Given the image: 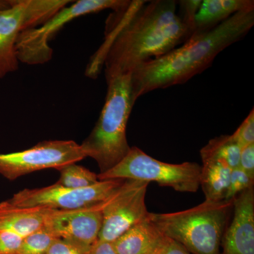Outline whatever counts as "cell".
<instances>
[{"label":"cell","mask_w":254,"mask_h":254,"mask_svg":"<svg viewBox=\"0 0 254 254\" xmlns=\"http://www.w3.org/2000/svg\"><path fill=\"white\" fill-rule=\"evenodd\" d=\"M108 36L86 70L96 77L104 64L106 81L131 74L141 64L167 54L190 38L177 14V1H127L114 11Z\"/></svg>","instance_id":"obj_1"},{"label":"cell","mask_w":254,"mask_h":254,"mask_svg":"<svg viewBox=\"0 0 254 254\" xmlns=\"http://www.w3.org/2000/svg\"><path fill=\"white\" fill-rule=\"evenodd\" d=\"M254 25V9L233 15L208 31L193 35L167 54L150 60L131 74L132 96L183 84L211 66L227 47L245 38Z\"/></svg>","instance_id":"obj_2"},{"label":"cell","mask_w":254,"mask_h":254,"mask_svg":"<svg viewBox=\"0 0 254 254\" xmlns=\"http://www.w3.org/2000/svg\"><path fill=\"white\" fill-rule=\"evenodd\" d=\"M107 84L108 91L99 118L81 144L86 158L96 161L100 173L118 165L129 152L127 127L136 103L132 96L130 73L111 78Z\"/></svg>","instance_id":"obj_3"},{"label":"cell","mask_w":254,"mask_h":254,"mask_svg":"<svg viewBox=\"0 0 254 254\" xmlns=\"http://www.w3.org/2000/svg\"><path fill=\"white\" fill-rule=\"evenodd\" d=\"M233 200H205L193 208L170 213H149L164 236L191 254H220L222 236Z\"/></svg>","instance_id":"obj_4"},{"label":"cell","mask_w":254,"mask_h":254,"mask_svg":"<svg viewBox=\"0 0 254 254\" xmlns=\"http://www.w3.org/2000/svg\"><path fill=\"white\" fill-rule=\"evenodd\" d=\"M201 166L193 162L181 164L164 163L152 158L136 146L113 168L99 173V181L133 180L155 182L177 191L195 193L200 187Z\"/></svg>","instance_id":"obj_5"},{"label":"cell","mask_w":254,"mask_h":254,"mask_svg":"<svg viewBox=\"0 0 254 254\" xmlns=\"http://www.w3.org/2000/svg\"><path fill=\"white\" fill-rule=\"evenodd\" d=\"M73 1L12 0L0 9V78L18 68L16 42L22 32L38 27Z\"/></svg>","instance_id":"obj_6"},{"label":"cell","mask_w":254,"mask_h":254,"mask_svg":"<svg viewBox=\"0 0 254 254\" xmlns=\"http://www.w3.org/2000/svg\"><path fill=\"white\" fill-rule=\"evenodd\" d=\"M127 0H79L73 1L38 27L29 28L18 36L16 44L19 63L28 65L44 64L53 58L49 42L53 36L75 18L105 9L114 11L125 6Z\"/></svg>","instance_id":"obj_7"},{"label":"cell","mask_w":254,"mask_h":254,"mask_svg":"<svg viewBox=\"0 0 254 254\" xmlns=\"http://www.w3.org/2000/svg\"><path fill=\"white\" fill-rule=\"evenodd\" d=\"M125 180L99 181L93 186L71 189L55 184L43 188L25 189L7 200L21 208H43L70 210L90 208L103 203L123 185Z\"/></svg>","instance_id":"obj_8"},{"label":"cell","mask_w":254,"mask_h":254,"mask_svg":"<svg viewBox=\"0 0 254 254\" xmlns=\"http://www.w3.org/2000/svg\"><path fill=\"white\" fill-rule=\"evenodd\" d=\"M85 158L81 145L71 140L44 141L21 151L0 153V175L13 181L39 170H58Z\"/></svg>","instance_id":"obj_9"},{"label":"cell","mask_w":254,"mask_h":254,"mask_svg":"<svg viewBox=\"0 0 254 254\" xmlns=\"http://www.w3.org/2000/svg\"><path fill=\"white\" fill-rule=\"evenodd\" d=\"M148 185L146 182L126 180L105 201L98 240L113 243L131 227L148 218L149 212L145 200Z\"/></svg>","instance_id":"obj_10"},{"label":"cell","mask_w":254,"mask_h":254,"mask_svg":"<svg viewBox=\"0 0 254 254\" xmlns=\"http://www.w3.org/2000/svg\"><path fill=\"white\" fill-rule=\"evenodd\" d=\"M105 201L95 206L77 210L50 209L44 227L55 238L90 248L99 237Z\"/></svg>","instance_id":"obj_11"},{"label":"cell","mask_w":254,"mask_h":254,"mask_svg":"<svg viewBox=\"0 0 254 254\" xmlns=\"http://www.w3.org/2000/svg\"><path fill=\"white\" fill-rule=\"evenodd\" d=\"M234 217L222 236L221 254H254V189L233 199Z\"/></svg>","instance_id":"obj_12"},{"label":"cell","mask_w":254,"mask_h":254,"mask_svg":"<svg viewBox=\"0 0 254 254\" xmlns=\"http://www.w3.org/2000/svg\"><path fill=\"white\" fill-rule=\"evenodd\" d=\"M165 237L148 215L117 239L113 245L118 254H150L162 247Z\"/></svg>","instance_id":"obj_13"},{"label":"cell","mask_w":254,"mask_h":254,"mask_svg":"<svg viewBox=\"0 0 254 254\" xmlns=\"http://www.w3.org/2000/svg\"><path fill=\"white\" fill-rule=\"evenodd\" d=\"M252 9L253 0H202L192 36L215 28L237 13Z\"/></svg>","instance_id":"obj_14"},{"label":"cell","mask_w":254,"mask_h":254,"mask_svg":"<svg viewBox=\"0 0 254 254\" xmlns=\"http://www.w3.org/2000/svg\"><path fill=\"white\" fill-rule=\"evenodd\" d=\"M49 210L43 208H21L10 204L7 200L1 202L0 229L14 232L23 238L44 227Z\"/></svg>","instance_id":"obj_15"},{"label":"cell","mask_w":254,"mask_h":254,"mask_svg":"<svg viewBox=\"0 0 254 254\" xmlns=\"http://www.w3.org/2000/svg\"><path fill=\"white\" fill-rule=\"evenodd\" d=\"M232 170L223 163L213 160L203 161L200 176V186L205 200H225Z\"/></svg>","instance_id":"obj_16"},{"label":"cell","mask_w":254,"mask_h":254,"mask_svg":"<svg viewBox=\"0 0 254 254\" xmlns=\"http://www.w3.org/2000/svg\"><path fill=\"white\" fill-rule=\"evenodd\" d=\"M241 148L232 135H222L210 140L200 150L202 161L213 160L227 165L228 168H238Z\"/></svg>","instance_id":"obj_17"},{"label":"cell","mask_w":254,"mask_h":254,"mask_svg":"<svg viewBox=\"0 0 254 254\" xmlns=\"http://www.w3.org/2000/svg\"><path fill=\"white\" fill-rule=\"evenodd\" d=\"M58 170L60 173V177L57 184L66 188H86L99 182L98 175L76 163L64 165Z\"/></svg>","instance_id":"obj_18"},{"label":"cell","mask_w":254,"mask_h":254,"mask_svg":"<svg viewBox=\"0 0 254 254\" xmlns=\"http://www.w3.org/2000/svg\"><path fill=\"white\" fill-rule=\"evenodd\" d=\"M53 237L44 227L23 237L17 254H46Z\"/></svg>","instance_id":"obj_19"},{"label":"cell","mask_w":254,"mask_h":254,"mask_svg":"<svg viewBox=\"0 0 254 254\" xmlns=\"http://www.w3.org/2000/svg\"><path fill=\"white\" fill-rule=\"evenodd\" d=\"M254 179L249 176L240 168L232 170L225 200H233L244 190L254 187Z\"/></svg>","instance_id":"obj_20"},{"label":"cell","mask_w":254,"mask_h":254,"mask_svg":"<svg viewBox=\"0 0 254 254\" xmlns=\"http://www.w3.org/2000/svg\"><path fill=\"white\" fill-rule=\"evenodd\" d=\"M201 1L202 0H182L177 1V14L190 31V37L194 31L195 15L198 12Z\"/></svg>","instance_id":"obj_21"},{"label":"cell","mask_w":254,"mask_h":254,"mask_svg":"<svg viewBox=\"0 0 254 254\" xmlns=\"http://www.w3.org/2000/svg\"><path fill=\"white\" fill-rule=\"evenodd\" d=\"M241 149L252 143H254V110H252L247 118L241 124L240 127L232 134Z\"/></svg>","instance_id":"obj_22"},{"label":"cell","mask_w":254,"mask_h":254,"mask_svg":"<svg viewBox=\"0 0 254 254\" xmlns=\"http://www.w3.org/2000/svg\"><path fill=\"white\" fill-rule=\"evenodd\" d=\"M22 240L17 234L0 229V254H17Z\"/></svg>","instance_id":"obj_23"},{"label":"cell","mask_w":254,"mask_h":254,"mask_svg":"<svg viewBox=\"0 0 254 254\" xmlns=\"http://www.w3.org/2000/svg\"><path fill=\"white\" fill-rule=\"evenodd\" d=\"M89 249L63 239L55 238L46 254H86Z\"/></svg>","instance_id":"obj_24"},{"label":"cell","mask_w":254,"mask_h":254,"mask_svg":"<svg viewBox=\"0 0 254 254\" xmlns=\"http://www.w3.org/2000/svg\"><path fill=\"white\" fill-rule=\"evenodd\" d=\"M239 168L254 179V143L241 149Z\"/></svg>","instance_id":"obj_25"},{"label":"cell","mask_w":254,"mask_h":254,"mask_svg":"<svg viewBox=\"0 0 254 254\" xmlns=\"http://www.w3.org/2000/svg\"><path fill=\"white\" fill-rule=\"evenodd\" d=\"M86 254H118L113 243L98 240L90 247Z\"/></svg>","instance_id":"obj_26"},{"label":"cell","mask_w":254,"mask_h":254,"mask_svg":"<svg viewBox=\"0 0 254 254\" xmlns=\"http://www.w3.org/2000/svg\"><path fill=\"white\" fill-rule=\"evenodd\" d=\"M163 254H191L177 242L165 237L162 245Z\"/></svg>","instance_id":"obj_27"},{"label":"cell","mask_w":254,"mask_h":254,"mask_svg":"<svg viewBox=\"0 0 254 254\" xmlns=\"http://www.w3.org/2000/svg\"><path fill=\"white\" fill-rule=\"evenodd\" d=\"M12 0H0V9L6 7L11 4Z\"/></svg>","instance_id":"obj_28"},{"label":"cell","mask_w":254,"mask_h":254,"mask_svg":"<svg viewBox=\"0 0 254 254\" xmlns=\"http://www.w3.org/2000/svg\"><path fill=\"white\" fill-rule=\"evenodd\" d=\"M150 254H163V250H162V247H160V249H158V250H156L155 252H153V253Z\"/></svg>","instance_id":"obj_29"}]
</instances>
